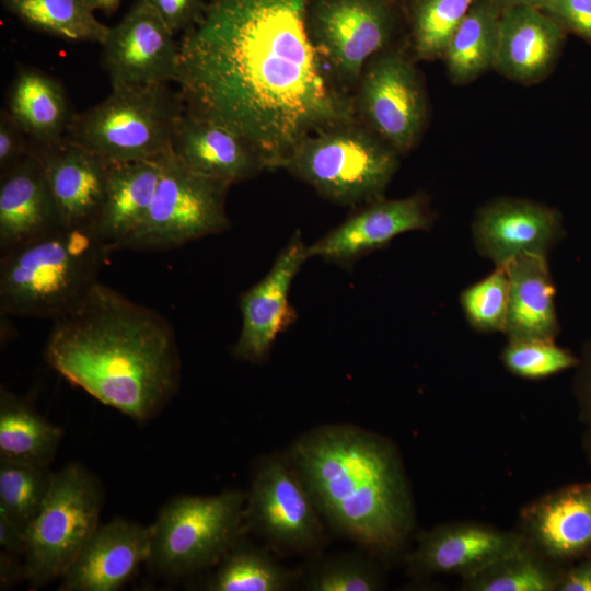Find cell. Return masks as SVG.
<instances>
[{
	"instance_id": "8d00e7d4",
	"label": "cell",
	"mask_w": 591,
	"mask_h": 591,
	"mask_svg": "<svg viewBox=\"0 0 591 591\" xmlns=\"http://www.w3.org/2000/svg\"><path fill=\"white\" fill-rule=\"evenodd\" d=\"M538 9L563 28L591 40V0H544Z\"/></svg>"
},
{
	"instance_id": "83f0119b",
	"label": "cell",
	"mask_w": 591,
	"mask_h": 591,
	"mask_svg": "<svg viewBox=\"0 0 591 591\" xmlns=\"http://www.w3.org/2000/svg\"><path fill=\"white\" fill-rule=\"evenodd\" d=\"M62 431L30 405L1 387L0 461L48 466Z\"/></svg>"
},
{
	"instance_id": "603a6c76",
	"label": "cell",
	"mask_w": 591,
	"mask_h": 591,
	"mask_svg": "<svg viewBox=\"0 0 591 591\" xmlns=\"http://www.w3.org/2000/svg\"><path fill=\"white\" fill-rule=\"evenodd\" d=\"M62 227L43 169L30 152L0 175V252Z\"/></svg>"
},
{
	"instance_id": "9c48e42d",
	"label": "cell",
	"mask_w": 591,
	"mask_h": 591,
	"mask_svg": "<svg viewBox=\"0 0 591 591\" xmlns=\"http://www.w3.org/2000/svg\"><path fill=\"white\" fill-rule=\"evenodd\" d=\"M159 161L161 172L148 213L121 250H171L230 228L225 210L230 186L195 173L172 152Z\"/></svg>"
},
{
	"instance_id": "ab89813d",
	"label": "cell",
	"mask_w": 591,
	"mask_h": 591,
	"mask_svg": "<svg viewBox=\"0 0 591 591\" xmlns=\"http://www.w3.org/2000/svg\"><path fill=\"white\" fill-rule=\"evenodd\" d=\"M573 379V394L579 409V417L586 425H591V338L583 345Z\"/></svg>"
},
{
	"instance_id": "f546056e",
	"label": "cell",
	"mask_w": 591,
	"mask_h": 591,
	"mask_svg": "<svg viewBox=\"0 0 591 591\" xmlns=\"http://www.w3.org/2000/svg\"><path fill=\"white\" fill-rule=\"evenodd\" d=\"M22 22L70 42L102 44L108 26L94 15L89 0H2Z\"/></svg>"
},
{
	"instance_id": "7a4b0ae2",
	"label": "cell",
	"mask_w": 591,
	"mask_h": 591,
	"mask_svg": "<svg viewBox=\"0 0 591 591\" xmlns=\"http://www.w3.org/2000/svg\"><path fill=\"white\" fill-rule=\"evenodd\" d=\"M53 321L47 363L99 402L146 421L177 391L175 335L157 311L100 281L77 306Z\"/></svg>"
},
{
	"instance_id": "60d3db41",
	"label": "cell",
	"mask_w": 591,
	"mask_h": 591,
	"mask_svg": "<svg viewBox=\"0 0 591 591\" xmlns=\"http://www.w3.org/2000/svg\"><path fill=\"white\" fill-rule=\"evenodd\" d=\"M557 591H591V553L564 571Z\"/></svg>"
},
{
	"instance_id": "ee69618b",
	"label": "cell",
	"mask_w": 591,
	"mask_h": 591,
	"mask_svg": "<svg viewBox=\"0 0 591 591\" xmlns=\"http://www.w3.org/2000/svg\"><path fill=\"white\" fill-rule=\"evenodd\" d=\"M495 3L502 10L515 5H530L540 8L544 0H494Z\"/></svg>"
},
{
	"instance_id": "9a60e30c",
	"label": "cell",
	"mask_w": 591,
	"mask_h": 591,
	"mask_svg": "<svg viewBox=\"0 0 591 591\" xmlns=\"http://www.w3.org/2000/svg\"><path fill=\"white\" fill-rule=\"evenodd\" d=\"M433 215L427 197L417 193L399 199L379 198L357 210L320 240L308 245V256L350 267L364 255L386 246L409 231H427Z\"/></svg>"
},
{
	"instance_id": "4316f807",
	"label": "cell",
	"mask_w": 591,
	"mask_h": 591,
	"mask_svg": "<svg viewBox=\"0 0 591 591\" xmlns=\"http://www.w3.org/2000/svg\"><path fill=\"white\" fill-rule=\"evenodd\" d=\"M501 9L494 0H474L442 58L454 84H466L495 65Z\"/></svg>"
},
{
	"instance_id": "44dd1931",
	"label": "cell",
	"mask_w": 591,
	"mask_h": 591,
	"mask_svg": "<svg viewBox=\"0 0 591 591\" xmlns=\"http://www.w3.org/2000/svg\"><path fill=\"white\" fill-rule=\"evenodd\" d=\"M172 153L195 173L228 186L266 170L257 151L239 132L185 109L175 126Z\"/></svg>"
},
{
	"instance_id": "ffe728a7",
	"label": "cell",
	"mask_w": 591,
	"mask_h": 591,
	"mask_svg": "<svg viewBox=\"0 0 591 591\" xmlns=\"http://www.w3.org/2000/svg\"><path fill=\"white\" fill-rule=\"evenodd\" d=\"M152 526L116 519L99 525L61 577L62 591H115L148 563Z\"/></svg>"
},
{
	"instance_id": "cb8c5ba5",
	"label": "cell",
	"mask_w": 591,
	"mask_h": 591,
	"mask_svg": "<svg viewBox=\"0 0 591 591\" xmlns=\"http://www.w3.org/2000/svg\"><path fill=\"white\" fill-rule=\"evenodd\" d=\"M509 280V302L505 334L508 339H553L559 333L555 308V286L547 257L523 253L505 265Z\"/></svg>"
},
{
	"instance_id": "ba28073f",
	"label": "cell",
	"mask_w": 591,
	"mask_h": 591,
	"mask_svg": "<svg viewBox=\"0 0 591 591\" xmlns=\"http://www.w3.org/2000/svg\"><path fill=\"white\" fill-rule=\"evenodd\" d=\"M102 490L80 464L53 473L48 491L25 531L24 577L36 584L61 578L99 526Z\"/></svg>"
},
{
	"instance_id": "484cf974",
	"label": "cell",
	"mask_w": 591,
	"mask_h": 591,
	"mask_svg": "<svg viewBox=\"0 0 591 591\" xmlns=\"http://www.w3.org/2000/svg\"><path fill=\"white\" fill-rule=\"evenodd\" d=\"M5 108L35 144L65 139L76 114L61 82L33 67L18 69Z\"/></svg>"
},
{
	"instance_id": "52a82bcc",
	"label": "cell",
	"mask_w": 591,
	"mask_h": 591,
	"mask_svg": "<svg viewBox=\"0 0 591 591\" xmlns=\"http://www.w3.org/2000/svg\"><path fill=\"white\" fill-rule=\"evenodd\" d=\"M245 505L246 493L236 489L167 502L151 525V569L185 576L218 565L247 531Z\"/></svg>"
},
{
	"instance_id": "277c9868",
	"label": "cell",
	"mask_w": 591,
	"mask_h": 591,
	"mask_svg": "<svg viewBox=\"0 0 591 591\" xmlns=\"http://www.w3.org/2000/svg\"><path fill=\"white\" fill-rule=\"evenodd\" d=\"M112 253L93 227H60L1 253V314L63 315L100 282Z\"/></svg>"
},
{
	"instance_id": "8fae6325",
	"label": "cell",
	"mask_w": 591,
	"mask_h": 591,
	"mask_svg": "<svg viewBox=\"0 0 591 591\" xmlns=\"http://www.w3.org/2000/svg\"><path fill=\"white\" fill-rule=\"evenodd\" d=\"M322 519L288 454L259 460L246 493L247 531L277 552L312 554L325 543Z\"/></svg>"
},
{
	"instance_id": "3957f363",
	"label": "cell",
	"mask_w": 591,
	"mask_h": 591,
	"mask_svg": "<svg viewBox=\"0 0 591 591\" xmlns=\"http://www.w3.org/2000/svg\"><path fill=\"white\" fill-rule=\"evenodd\" d=\"M288 456L332 529L378 557L403 548L415 509L391 440L354 425H323L297 438Z\"/></svg>"
},
{
	"instance_id": "ac0fdd59",
	"label": "cell",
	"mask_w": 591,
	"mask_h": 591,
	"mask_svg": "<svg viewBox=\"0 0 591 591\" xmlns=\"http://www.w3.org/2000/svg\"><path fill=\"white\" fill-rule=\"evenodd\" d=\"M31 153L43 169L62 227H93L112 162L67 139L48 144L31 142Z\"/></svg>"
},
{
	"instance_id": "d4e9b609",
	"label": "cell",
	"mask_w": 591,
	"mask_h": 591,
	"mask_svg": "<svg viewBox=\"0 0 591 591\" xmlns=\"http://www.w3.org/2000/svg\"><path fill=\"white\" fill-rule=\"evenodd\" d=\"M161 172L160 161L111 163L104 199L93 229L113 251H120L142 224Z\"/></svg>"
},
{
	"instance_id": "b9f144b4",
	"label": "cell",
	"mask_w": 591,
	"mask_h": 591,
	"mask_svg": "<svg viewBox=\"0 0 591 591\" xmlns=\"http://www.w3.org/2000/svg\"><path fill=\"white\" fill-rule=\"evenodd\" d=\"M0 545L7 552H25V534L3 514H0Z\"/></svg>"
},
{
	"instance_id": "4fadbf2b",
	"label": "cell",
	"mask_w": 591,
	"mask_h": 591,
	"mask_svg": "<svg viewBox=\"0 0 591 591\" xmlns=\"http://www.w3.org/2000/svg\"><path fill=\"white\" fill-rule=\"evenodd\" d=\"M147 3L137 0L101 44L111 88L177 82L179 43Z\"/></svg>"
},
{
	"instance_id": "7c38bea8",
	"label": "cell",
	"mask_w": 591,
	"mask_h": 591,
	"mask_svg": "<svg viewBox=\"0 0 591 591\" xmlns=\"http://www.w3.org/2000/svg\"><path fill=\"white\" fill-rule=\"evenodd\" d=\"M357 118L399 154L418 142L427 101L410 58L391 47L364 66L352 93Z\"/></svg>"
},
{
	"instance_id": "5bb4252c",
	"label": "cell",
	"mask_w": 591,
	"mask_h": 591,
	"mask_svg": "<svg viewBox=\"0 0 591 591\" xmlns=\"http://www.w3.org/2000/svg\"><path fill=\"white\" fill-rule=\"evenodd\" d=\"M308 259V245L297 230L263 279L241 294L242 327L233 347L234 357L262 362L277 336L296 322L297 312L289 302V292Z\"/></svg>"
},
{
	"instance_id": "d6986e66",
	"label": "cell",
	"mask_w": 591,
	"mask_h": 591,
	"mask_svg": "<svg viewBox=\"0 0 591 591\" xmlns=\"http://www.w3.org/2000/svg\"><path fill=\"white\" fill-rule=\"evenodd\" d=\"M521 534L540 554L557 563L591 553V482L549 491L522 509Z\"/></svg>"
},
{
	"instance_id": "1f68e13d",
	"label": "cell",
	"mask_w": 591,
	"mask_h": 591,
	"mask_svg": "<svg viewBox=\"0 0 591 591\" xmlns=\"http://www.w3.org/2000/svg\"><path fill=\"white\" fill-rule=\"evenodd\" d=\"M51 476L48 466L0 461V514L25 534L48 491Z\"/></svg>"
},
{
	"instance_id": "7bdbcfd3",
	"label": "cell",
	"mask_w": 591,
	"mask_h": 591,
	"mask_svg": "<svg viewBox=\"0 0 591 591\" xmlns=\"http://www.w3.org/2000/svg\"><path fill=\"white\" fill-rule=\"evenodd\" d=\"M121 0H89L94 10H101L106 14H112Z\"/></svg>"
},
{
	"instance_id": "4dcf8cb0",
	"label": "cell",
	"mask_w": 591,
	"mask_h": 591,
	"mask_svg": "<svg viewBox=\"0 0 591 591\" xmlns=\"http://www.w3.org/2000/svg\"><path fill=\"white\" fill-rule=\"evenodd\" d=\"M564 571L528 544L482 571L463 578L466 591H557Z\"/></svg>"
},
{
	"instance_id": "836d02e7",
	"label": "cell",
	"mask_w": 591,
	"mask_h": 591,
	"mask_svg": "<svg viewBox=\"0 0 591 591\" xmlns=\"http://www.w3.org/2000/svg\"><path fill=\"white\" fill-rule=\"evenodd\" d=\"M301 581L306 591H376L383 588L378 567L358 554L323 558L302 573Z\"/></svg>"
},
{
	"instance_id": "f35d334b",
	"label": "cell",
	"mask_w": 591,
	"mask_h": 591,
	"mask_svg": "<svg viewBox=\"0 0 591 591\" xmlns=\"http://www.w3.org/2000/svg\"><path fill=\"white\" fill-rule=\"evenodd\" d=\"M173 34L187 32L202 18L207 4L202 0H146Z\"/></svg>"
},
{
	"instance_id": "e575fe53",
	"label": "cell",
	"mask_w": 591,
	"mask_h": 591,
	"mask_svg": "<svg viewBox=\"0 0 591 591\" xmlns=\"http://www.w3.org/2000/svg\"><path fill=\"white\" fill-rule=\"evenodd\" d=\"M509 302V280L505 266L465 288L460 296L464 316L482 333L505 332Z\"/></svg>"
},
{
	"instance_id": "7402d4cb",
	"label": "cell",
	"mask_w": 591,
	"mask_h": 591,
	"mask_svg": "<svg viewBox=\"0 0 591 591\" xmlns=\"http://www.w3.org/2000/svg\"><path fill=\"white\" fill-rule=\"evenodd\" d=\"M563 43L564 28L541 9H502L494 68L517 82H537L553 68Z\"/></svg>"
},
{
	"instance_id": "8992f818",
	"label": "cell",
	"mask_w": 591,
	"mask_h": 591,
	"mask_svg": "<svg viewBox=\"0 0 591 591\" xmlns=\"http://www.w3.org/2000/svg\"><path fill=\"white\" fill-rule=\"evenodd\" d=\"M399 153L357 117L303 138L283 169L324 198L356 206L382 198Z\"/></svg>"
},
{
	"instance_id": "30bf717a",
	"label": "cell",
	"mask_w": 591,
	"mask_h": 591,
	"mask_svg": "<svg viewBox=\"0 0 591 591\" xmlns=\"http://www.w3.org/2000/svg\"><path fill=\"white\" fill-rule=\"evenodd\" d=\"M393 0H310L309 37L335 82L354 93L366 63L390 47Z\"/></svg>"
},
{
	"instance_id": "d590c367",
	"label": "cell",
	"mask_w": 591,
	"mask_h": 591,
	"mask_svg": "<svg viewBox=\"0 0 591 591\" xmlns=\"http://www.w3.org/2000/svg\"><path fill=\"white\" fill-rule=\"evenodd\" d=\"M501 361L512 374L529 380L545 379L576 368L579 358L553 339H509Z\"/></svg>"
},
{
	"instance_id": "6da1fadb",
	"label": "cell",
	"mask_w": 591,
	"mask_h": 591,
	"mask_svg": "<svg viewBox=\"0 0 591 591\" xmlns=\"http://www.w3.org/2000/svg\"><path fill=\"white\" fill-rule=\"evenodd\" d=\"M310 0H211L179 42L185 111L243 136L266 169H283L312 132L356 118L306 30Z\"/></svg>"
},
{
	"instance_id": "d6a6232c",
	"label": "cell",
	"mask_w": 591,
	"mask_h": 591,
	"mask_svg": "<svg viewBox=\"0 0 591 591\" xmlns=\"http://www.w3.org/2000/svg\"><path fill=\"white\" fill-rule=\"evenodd\" d=\"M474 0H413V46L420 59L443 56L445 48Z\"/></svg>"
},
{
	"instance_id": "5b68a950",
	"label": "cell",
	"mask_w": 591,
	"mask_h": 591,
	"mask_svg": "<svg viewBox=\"0 0 591 591\" xmlns=\"http://www.w3.org/2000/svg\"><path fill=\"white\" fill-rule=\"evenodd\" d=\"M89 109L74 114L65 139L108 162L158 161L172 152L185 105L169 83L111 88Z\"/></svg>"
},
{
	"instance_id": "e0dca14e",
	"label": "cell",
	"mask_w": 591,
	"mask_h": 591,
	"mask_svg": "<svg viewBox=\"0 0 591 591\" xmlns=\"http://www.w3.org/2000/svg\"><path fill=\"white\" fill-rule=\"evenodd\" d=\"M472 232L478 252L496 266L523 253L547 255L564 235L557 210L519 198H500L483 206Z\"/></svg>"
},
{
	"instance_id": "f6af8a7d",
	"label": "cell",
	"mask_w": 591,
	"mask_h": 591,
	"mask_svg": "<svg viewBox=\"0 0 591 591\" xmlns=\"http://www.w3.org/2000/svg\"><path fill=\"white\" fill-rule=\"evenodd\" d=\"M582 447L588 460L591 463V425H587V429L582 436Z\"/></svg>"
},
{
	"instance_id": "f1b7e54d",
	"label": "cell",
	"mask_w": 591,
	"mask_h": 591,
	"mask_svg": "<svg viewBox=\"0 0 591 591\" xmlns=\"http://www.w3.org/2000/svg\"><path fill=\"white\" fill-rule=\"evenodd\" d=\"M241 540L219 561L206 587L210 591H286L298 584L302 572L282 566L264 549Z\"/></svg>"
},
{
	"instance_id": "2e32d148",
	"label": "cell",
	"mask_w": 591,
	"mask_h": 591,
	"mask_svg": "<svg viewBox=\"0 0 591 591\" xmlns=\"http://www.w3.org/2000/svg\"><path fill=\"white\" fill-rule=\"evenodd\" d=\"M529 543L521 533L478 522H453L424 531L407 557L417 576L455 573L471 577Z\"/></svg>"
},
{
	"instance_id": "74e56055",
	"label": "cell",
	"mask_w": 591,
	"mask_h": 591,
	"mask_svg": "<svg viewBox=\"0 0 591 591\" xmlns=\"http://www.w3.org/2000/svg\"><path fill=\"white\" fill-rule=\"evenodd\" d=\"M31 152V140L7 108L0 112V175Z\"/></svg>"
}]
</instances>
